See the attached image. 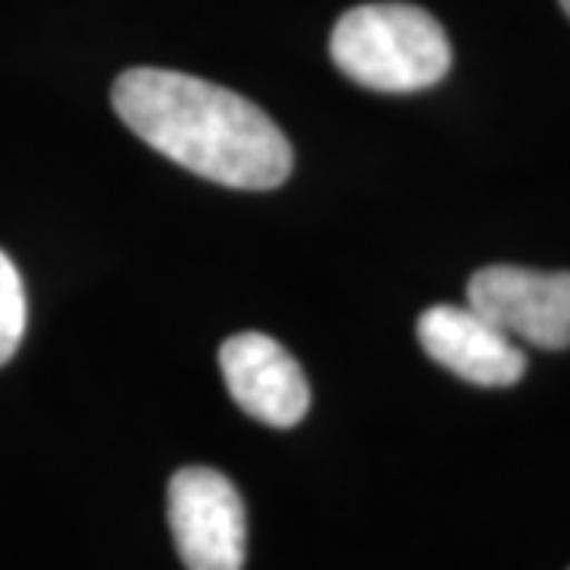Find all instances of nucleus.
I'll return each mask as SVG.
<instances>
[{
  "mask_svg": "<svg viewBox=\"0 0 570 570\" xmlns=\"http://www.w3.org/2000/svg\"><path fill=\"white\" fill-rule=\"evenodd\" d=\"M115 111L142 142L206 181L273 190L292 175V146L264 108L216 82L137 67L115 80Z\"/></svg>",
  "mask_w": 570,
  "mask_h": 570,
  "instance_id": "f257e3e1",
  "label": "nucleus"
},
{
  "mask_svg": "<svg viewBox=\"0 0 570 570\" xmlns=\"http://www.w3.org/2000/svg\"><path fill=\"white\" fill-rule=\"evenodd\" d=\"M330 58L348 80L377 92H419L448 77L444 26L415 3H362L340 17Z\"/></svg>",
  "mask_w": 570,
  "mask_h": 570,
  "instance_id": "f03ea898",
  "label": "nucleus"
},
{
  "mask_svg": "<svg viewBox=\"0 0 570 570\" xmlns=\"http://www.w3.org/2000/svg\"><path fill=\"white\" fill-rule=\"evenodd\" d=\"M168 527L187 570H242L247 517L223 472L187 466L168 482Z\"/></svg>",
  "mask_w": 570,
  "mask_h": 570,
  "instance_id": "7ed1b4c3",
  "label": "nucleus"
},
{
  "mask_svg": "<svg viewBox=\"0 0 570 570\" xmlns=\"http://www.w3.org/2000/svg\"><path fill=\"white\" fill-rule=\"evenodd\" d=\"M466 302L513 343L551 352L570 346V273L485 266L469 279Z\"/></svg>",
  "mask_w": 570,
  "mask_h": 570,
  "instance_id": "20e7f679",
  "label": "nucleus"
},
{
  "mask_svg": "<svg viewBox=\"0 0 570 570\" xmlns=\"http://www.w3.org/2000/svg\"><path fill=\"white\" fill-rule=\"evenodd\" d=\"M225 387L250 419L292 428L305 419L311 387L305 371L266 333H238L219 348Z\"/></svg>",
  "mask_w": 570,
  "mask_h": 570,
  "instance_id": "39448f33",
  "label": "nucleus"
},
{
  "mask_svg": "<svg viewBox=\"0 0 570 570\" xmlns=\"http://www.w3.org/2000/svg\"><path fill=\"white\" fill-rule=\"evenodd\" d=\"M419 343L431 362L475 387H510L527 374L523 348L469 305L428 307L419 317Z\"/></svg>",
  "mask_w": 570,
  "mask_h": 570,
  "instance_id": "423d86ee",
  "label": "nucleus"
},
{
  "mask_svg": "<svg viewBox=\"0 0 570 570\" xmlns=\"http://www.w3.org/2000/svg\"><path fill=\"white\" fill-rule=\"evenodd\" d=\"M26 333V292L13 261L0 250V365H7Z\"/></svg>",
  "mask_w": 570,
  "mask_h": 570,
  "instance_id": "0eeeda50",
  "label": "nucleus"
},
{
  "mask_svg": "<svg viewBox=\"0 0 570 570\" xmlns=\"http://www.w3.org/2000/svg\"><path fill=\"white\" fill-rule=\"evenodd\" d=\"M561 7H564V13L570 17V0H561Z\"/></svg>",
  "mask_w": 570,
  "mask_h": 570,
  "instance_id": "6e6552de",
  "label": "nucleus"
}]
</instances>
